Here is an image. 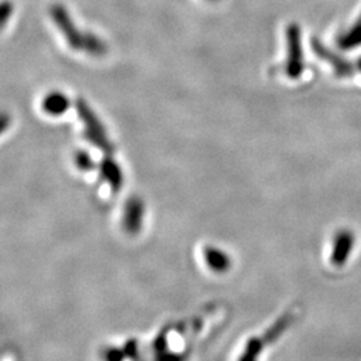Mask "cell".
<instances>
[{"instance_id": "1", "label": "cell", "mask_w": 361, "mask_h": 361, "mask_svg": "<svg viewBox=\"0 0 361 361\" xmlns=\"http://www.w3.org/2000/svg\"><path fill=\"white\" fill-rule=\"evenodd\" d=\"M51 15L71 48L76 51L83 50L90 55H95V57H101L106 53V44L103 43L100 38L91 34L88 35L81 34L72 25L71 19L66 10H63L62 7H54L51 10Z\"/></svg>"}, {"instance_id": "2", "label": "cell", "mask_w": 361, "mask_h": 361, "mask_svg": "<svg viewBox=\"0 0 361 361\" xmlns=\"http://www.w3.org/2000/svg\"><path fill=\"white\" fill-rule=\"evenodd\" d=\"M76 109L85 128V138L87 141L93 146L98 147L103 153H111L114 150V146L111 144L101 119L83 100L76 102Z\"/></svg>"}, {"instance_id": "3", "label": "cell", "mask_w": 361, "mask_h": 361, "mask_svg": "<svg viewBox=\"0 0 361 361\" xmlns=\"http://www.w3.org/2000/svg\"><path fill=\"white\" fill-rule=\"evenodd\" d=\"M144 219V203L138 197L129 198L122 214V226L126 233L137 234L142 229Z\"/></svg>"}, {"instance_id": "4", "label": "cell", "mask_w": 361, "mask_h": 361, "mask_svg": "<svg viewBox=\"0 0 361 361\" xmlns=\"http://www.w3.org/2000/svg\"><path fill=\"white\" fill-rule=\"evenodd\" d=\"M288 60H287V74L290 78L299 76L303 71V54H301V42L300 31L296 26L288 29Z\"/></svg>"}, {"instance_id": "5", "label": "cell", "mask_w": 361, "mask_h": 361, "mask_svg": "<svg viewBox=\"0 0 361 361\" xmlns=\"http://www.w3.org/2000/svg\"><path fill=\"white\" fill-rule=\"evenodd\" d=\"M100 173L104 184L113 193L121 191L123 186V172L111 157H104L100 165Z\"/></svg>"}, {"instance_id": "6", "label": "cell", "mask_w": 361, "mask_h": 361, "mask_svg": "<svg viewBox=\"0 0 361 361\" xmlns=\"http://www.w3.org/2000/svg\"><path fill=\"white\" fill-rule=\"evenodd\" d=\"M71 102L62 91H50L42 100V111L50 116H60L67 113Z\"/></svg>"}, {"instance_id": "7", "label": "cell", "mask_w": 361, "mask_h": 361, "mask_svg": "<svg viewBox=\"0 0 361 361\" xmlns=\"http://www.w3.org/2000/svg\"><path fill=\"white\" fill-rule=\"evenodd\" d=\"M203 257L206 265L213 272L224 273L231 268V260L229 254L217 246H205Z\"/></svg>"}, {"instance_id": "8", "label": "cell", "mask_w": 361, "mask_h": 361, "mask_svg": "<svg viewBox=\"0 0 361 361\" xmlns=\"http://www.w3.org/2000/svg\"><path fill=\"white\" fill-rule=\"evenodd\" d=\"M74 165L82 172H91L95 169V162L86 150H76L74 153Z\"/></svg>"}, {"instance_id": "9", "label": "cell", "mask_w": 361, "mask_h": 361, "mask_svg": "<svg viewBox=\"0 0 361 361\" xmlns=\"http://www.w3.org/2000/svg\"><path fill=\"white\" fill-rule=\"evenodd\" d=\"M361 42V18L356 22V26L348 32L344 38V44H353Z\"/></svg>"}]
</instances>
